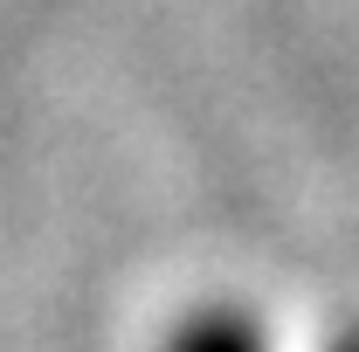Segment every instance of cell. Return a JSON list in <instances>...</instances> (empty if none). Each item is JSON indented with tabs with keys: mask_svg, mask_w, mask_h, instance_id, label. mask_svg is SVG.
I'll use <instances>...</instances> for the list:
<instances>
[{
	"mask_svg": "<svg viewBox=\"0 0 359 352\" xmlns=\"http://www.w3.org/2000/svg\"><path fill=\"white\" fill-rule=\"evenodd\" d=\"M180 352H256V339L242 325H208V332H194Z\"/></svg>",
	"mask_w": 359,
	"mask_h": 352,
	"instance_id": "obj_1",
	"label": "cell"
},
{
	"mask_svg": "<svg viewBox=\"0 0 359 352\" xmlns=\"http://www.w3.org/2000/svg\"><path fill=\"white\" fill-rule=\"evenodd\" d=\"M346 352H359V346H346Z\"/></svg>",
	"mask_w": 359,
	"mask_h": 352,
	"instance_id": "obj_2",
	"label": "cell"
}]
</instances>
